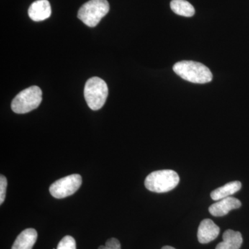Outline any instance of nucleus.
Listing matches in <instances>:
<instances>
[{
  "label": "nucleus",
  "instance_id": "obj_12",
  "mask_svg": "<svg viewBox=\"0 0 249 249\" xmlns=\"http://www.w3.org/2000/svg\"><path fill=\"white\" fill-rule=\"evenodd\" d=\"M242 188V183L238 181H232L217 188L211 193V197L214 201L231 196Z\"/></svg>",
  "mask_w": 249,
  "mask_h": 249
},
{
  "label": "nucleus",
  "instance_id": "obj_15",
  "mask_svg": "<svg viewBox=\"0 0 249 249\" xmlns=\"http://www.w3.org/2000/svg\"><path fill=\"white\" fill-rule=\"evenodd\" d=\"M7 179L4 175L0 177V204H2L6 198V188H7Z\"/></svg>",
  "mask_w": 249,
  "mask_h": 249
},
{
  "label": "nucleus",
  "instance_id": "obj_4",
  "mask_svg": "<svg viewBox=\"0 0 249 249\" xmlns=\"http://www.w3.org/2000/svg\"><path fill=\"white\" fill-rule=\"evenodd\" d=\"M109 4L107 0H89L80 7L78 18L89 27H94L108 14Z\"/></svg>",
  "mask_w": 249,
  "mask_h": 249
},
{
  "label": "nucleus",
  "instance_id": "obj_10",
  "mask_svg": "<svg viewBox=\"0 0 249 249\" xmlns=\"http://www.w3.org/2000/svg\"><path fill=\"white\" fill-rule=\"evenodd\" d=\"M37 238L34 229H27L18 236L11 249H32Z\"/></svg>",
  "mask_w": 249,
  "mask_h": 249
},
{
  "label": "nucleus",
  "instance_id": "obj_5",
  "mask_svg": "<svg viewBox=\"0 0 249 249\" xmlns=\"http://www.w3.org/2000/svg\"><path fill=\"white\" fill-rule=\"evenodd\" d=\"M42 100V90L32 86L18 93L13 100L11 109L16 114H26L38 107Z\"/></svg>",
  "mask_w": 249,
  "mask_h": 249
},
{
  "label": "nucleus",
  "instance_id": "obj_16",
  "mask_svg": "<svg viewBox=\"0 0 249 249\" xmlns=\"http://www.w3.org/2000/svg\"><path fill=\"white\" fill-rule=\"evenodd\" d=\"M98 249H121L119 241L116 238H111L107 240L106 245L100 246Z\"/></svg>",
  "mask_w": 249,
  "mask_h": 249
},
{
  "label": "nucleus",
  "instance_id": "obj_14",
  "mask_svg": "<svg viewBox=\"0 0 249 249\" xmlns=\"http://www.w3.org/2000/svg\"><path fill=\"white\" fill-rule=\"evenodd\" d=\"M57 249H76V241L71 236H65L59 242Z\"/></svg>",
  "mask_w": 249,
  "mask_h": 249
},
{
  "label": "nucleus",
  "instance_id": "obj_17",
  "mask_svg": "<svg viewBox=\"0 0 249 249\" xmlns=\"http://www.w3.org/2000/svg\"><path fill=\"white\" fill-rule=\"evenodd\" d=\"M161 249H176L174 248V247H170V246H165Z\"/></svg>",
  "mask_w": 249,
  "mask_h": 249
},
{
  "label": "nucleus",
  "instance_id": "obj_8",
  "mask_svg": "<svg viewBox=\"0 0 249 249\" xmlns=\"http://www.w3.org/2000/svg\"><path fill=\"white\" fill-rule=\"evenodd\" d=\"M220 229L211 219L201 221L198 229L197 238L201 244H207L217 238Z\"/></svg>",
  "mask_w": 249,
  "mask_h": 249
},
{
  "label": "nucleus",
  "instance_id": "obj_3",
  "mask_svg": "<svg viewBox=\"0 0 249 249\" xmlns=\"http://www.w3.org/2000/svg\"><path fill=\"white\" fill-rule=\"evenodd\" d=\"M85 101L90 109L98 110L104 106L108 96V87L106 82L98 77H93L85 86Z\"/></svg>",
  "mask_w": 249,
  "mask_h": 249
},
{
  "label": "nucleus",
  "instance_id": "obj_6",
  "mask_svg": "<svg viewBox=\"0 0 249 249\" xmlns=\"http://www.w3.org/2000/svg\"><path fill=\"white\" fill-rule=\"evenodd\" d=\"M81 184V176L78 174H73L52 183L49 188V192L53 197L62 199L74 194Z\"/></svg>",
  "mask_w": 249,
  "mask_h": 249
},
{
  "label": "nucleus",
  "instance_id": "obj_11",
  "mask_svg": "<svg viewBox=\"0 0 249 249\" xmlns=\"http://www.w3.org/2000/svg\"><path fill=\"white\" fill-rule=\"evenodd\" d=\"M242 242L243 239L240 232L229 229L223 234V242L218 244L215 249H240Z\"/></svg>",
  "mask_w": 249,
  "mask_h": 249
},
{
  "label": "nucleus",
  "instance_id": "obj_1",
  "mask_svg": "<svg viewBox=\"0 0 249 249\" xmlns=\"http://www.w3.org/2000/svg\"><path fill=\"white\" fill-rule=\"evenodd\" d=\"M173 71L183 80L196 84L210 83L213 79L211 70L200 62L188 60L178 62L174 65Z\"/></svg>",
  "mask_w": 249,
  "mask_h": 249
},
{
  "label": "nucleus",
  "instance_id": "obj_9",
  "mask_svg": "<svg viewBox=\"0 0 249 249\" xmlns=\"http://www.w3.org/2000/svg\"><path fill=\"white\" fill-rule=\"evenodd\" d=\"M29 18L35 22L45 20L52 15V8L48 0H37L29 7Z\"/></svg>",
  "mask_w": 249,
  "mask_h": 249
},
{
  "label": "nucleus",
  "instance_id": "obj_13",
  "mask_svg": "<svg viewBox=\"0 0 249 249\" xmlns=\"http://www.w3.org/2000/svg\"><path fill=\"white\" fill-rule=\"evenodd\" d=\"M170 8L175 14L183 17H193L196 13L193 5L186 0H173L170 2Z\"/></svg>",
  "mask_w": 249,
  "mask_h": 249
},
{
  "label": "nucleus",
  "instance_id": "obj_7",
  "mask_svg": "<svg viewBox=\"0 0 249 249\" xmlns=\"http://www.w3.org/2000/svg\"><path fill=\"white\" fill-rule=\"evenodd\" d=\"M241 206L242 203L239 199L232 196H229L211 205L209 210L210 213L214 217H222L229 213L232 210L239 209Z\"/></svg>",
  "mask_w": 249,
  "mask_h": 249
},
{
  "label": "nucleus",
  "instance_id": "obj_2",
  "mask_svg": "<svg viewBox=\"0 0 249 249\" xmlns=\"http://www.w3.org/2000/svg\"><path fill=\"white\" fill-rule=\"evenodd\" d=\"M179 183V177L172 170H157L152 172L145 180V186L154 193H163L175 188Z\"/></svg>",
  "mask_w": 249,
  "mask_h": 249
}]
</instances>
